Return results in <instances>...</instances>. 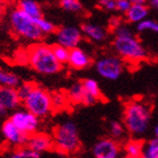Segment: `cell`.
Returning a JSON list of instances; mask_svg holds the SVG:
<instances>
[{
  "label": "cell",
  "instance_id": "cell-1",
  "mask_svg": "<svg viewBox=\"0 0 158 158\" xmlns=\"http://www.w3.org/2000/svg\"><path fill=\"white\" fill-rule=\"evenodd\" d=\"M152 120V109L142 101H130L123 109V124L133 137L145 135Z\"/></svg>",
  "mask_w": 158,
  "mask_h": 158
},
{
  "label": "cell",
  "instance_id": "cell-2",
  "mask_svg": "<svg viewBox=\"0 0 158 158\" xmlns=\"http://www.w3.org/2000/svg\"><path fill=\"white\" fill-rule=\"evenodd\" d=\"M27 62L41 75H56L62 69V64L56 59L51 45L37 43L27 51Z\"/></svg>",
  "mask_w": 158,
  "mask_h": 158
},
{
  "label": "cell",
  "instance_id": "cell-3",
  "mask_svg": "<svg viewBox=\"0 0 158 158\" xmlns=\"http://www.w3.org/2000/svg\"><path fill=\"white\" fill-rule=\"evenodd\" d=\"M53 149L63 155H71L80 149L81 142L77 125L73 121H66L53 130Z\"/></svg>",
  "mask_w": 158,
  "mask_h": 158
},
{
  "label": "cell",
  "instance_id": "cell-4",
  "mask_svg": "<svg viewBox=\"0 0 158 158\" xmlns=\"http://www.w3.org/2000/svg\"><path fill=\"white\" fill-rule=\"evenodd\" d=\"M9 24L14 33L26 41L39 42L44 36L37 26L36 20L23 13L17 7L10 11Z\"/></svg>",
  "mask_w": 158,
  "mask_h": 158
},
{
  "label": "cell",
  "instance_id": "cell-5",
  "mask_svg": "<svg viewBox=\"0 0 158 158\" xmlns=\"http://www.w3.org/2000/svg\"><path fill=\"white\" fill-rule=\"evenodd\" d=\"M113 48L116 54L127 62L139 63L148 58L146 48L135 34L115 37L113 41Z\"/></svg>",
  "mask_w": 158,
  "mask_h": 158
},
{
  "label": "cell",
  "instance_id": "cell-6",
  "mask_svg": "<svg viewBox=\"0 0 158 158\" xmlns=\"http://www.w3.org/2000/svg\"><path fill=\"white\" fill-rule=\"evenodd\" d=\"M24 107L37 118H45L53 112L51 93L40 86H34L30 94L22 101Z\"/></svg>",
  "mask_w": 158,
  "mask_h": 158
},
{
  "label": "cell",
  "instance_id": "cell-7",
  "mask_svg": "<svg viewBox=\"0 0 158 158\" xmlns=\"http://www.w3.org/2000/svg\"><path fill=\"white\" fill-rule=\"evenodd\" d=\"M95 69L102 78L116 80L124 70V63L118 56H104L96 61Z\"/></svg>",
  "mask_w": 158,
  "mask_h": 158
},
{
  "label": "cell",
  "instance_id": "cell-8",
  "mask_svg": "<svg viewBox=\"0 0 158 158\" xmlns=\"http://www.w3.org/2000/svg\"><path fill=\"white\" fill-rule=\"evenodd\" d=\"M9 118L17 128L22 130L24 133H26L27 135H33L39 130L40 118L31 113L30 111H27L26 109L15 110V112L11 114Z\"/></svg>",
  "mask_w": 158,
  "mask_h": 158
},
{
  "label": "cell",
  "instance_id": "cell-9",
  "mask_svg": "<svg viewBox=\"0 0 158 158\" xmlns=\"http://www.w3.org/2000/svg\"><path fill=\"white\" fill-rule=\"evenodd\" d=\"M56 43L64 46L67 49H73L79 46L82 41L81 30L76 26H62L56 31Z\"/></svg>",
  "mask_w": 158,
  "mask_h": 158
},
{
  "label": "cell",
  "instance_id": "cell-10",
  "mask_svg": "<svg viewBox=\"0 0 158 158\" xmlns=\"http://www.w3.org/2000/svg\"><path fill=\"white\" fill-rule=\"evenodd\" d=\"M121 146L113 138H103L96 142L92 149L95 158H118L121 154Z\"/></svg>",
  "mask_w": 158,
  "mask_h": 158
},
{
  "label": "cell",
  "instance_id": "cell-11",
  "mask_svg": "<svg viewBox=\"0 0 158 158\" xmlns=\"http://www.w3.org/2000/svg\"><path fill=\"white\" fill-rule=\"evenodd\" d=\"M1 133H2L7 143L15 147V148L26 145L28 137H30V135H27L26 133H24L22 130L17 128L10 118L6 120L2 123V125H1Z\"/></svg>",
  "mask_w": 158,
  "mask_h": 158
},
{
  "label": "cell",
  "instance_id": "cell-12",
  "mask_svg": "<svg viewBox=\"0 0 158 158\" xmlns=\"http://www.w3.org/2000/svg\"><path fill=\"white\" fill-rule=\"evenodd\" d=\"M26 146L37 152L39 154H43L46 152H51L53 149V139L52 135L43 133V132H35L28 137Z\"/></svg>",
  "mask_w": 158,
  "mask_h": 158
},
{
  "label": "cell",
  "instance_id": "cell-13",
  "mask_svg": "<svg viewBox=\"0 0 158 158\" xmlns=\"http://www.w3.org/2000/svg\"><path fill=\"white\" fill-rule=\"evenodd\" d=\"M20 101L16 87L0 86V104L6 111H15L20 105Z\"/></svg>",
  "mask_w": 158,
  "mask_h": 158
},
{
  "label": "cell",
  "instance_id": "cell-14",
  "mask_svg": "<svg viewBox=\"0 0 158 158\" xmlns=\"http://www.w3.org/2000/svg\"><path fill=\"white\" fill-rule=\"evenodd\" d=\"M68 64L73 69L82 70L88 68L92 64V58L88 53L85 52L79 46L69 50V58H68Z\"/></svg>",
  "mask_w": 158,
  "mask_h": 158
},
{
  "label": "cell",
  "instance_id": "cell-15",
  "mask_svg": "<svg viewBox=\"0 0 158 158\" xmlns=\"http://www.w3.org/2000/svg\"><path fill=\"white\" fill-rule=\"evenodd\" d=\"M80 30H81L82 35L86 36L88 40H90V41H93V42H103L107 37V31L104 27L96 25V24L85 23L81 25Z\"/></svg>",
  "mask_w": 158,
  "mask_h": 158
},
{
  "label": "cell",
  "instance_id": "cell-16",
  "mask_svg": "<svg viewBox=\"0 0 158 158\" xmlns=\"http://www.w3.org/2000/svg\"><path fill=\"white\" fill-rule=\"evenodd\" d=\"M149 8L147 3H132L128 11L124 14L125 19L130 24H138L148 17Z\"/></svg>",
  "mask_w": 158,
  "mask_h": 158
},
{
  "label": "cell",
  "instance_id": "cell-17",
  "mask_svg": "<svg viewBox=\"0 0 158 158\" xmlns=\"http://www.w3.org/2000/svg\"><path fill=\"white\" fill-rule=\"evenodd\" d=\"M17 8L20 9L23 13L28 15L30 17L37 19L40 17H42V9L39 2H36L35 0H19Z\"/></svg>",
  "mask_w": 158,
  "mask_h": 158
},
{
  "label": "cell",
  "instance_id": "cell-18",
  "mask_svg": "<svg viewBox=\"0 0 158 158\" xmlns=\"http://www.w3.org/2000/svg\"><path fill=\"white\" fill-rule=\"evenodd\" d=\"M66 94L70 103H73V104H84L85 89H84L81 81L73 82V85L68 88Z\"/></svg>",
  "mask_w": 158,
  "mask_h": 158
},
{
  "label": "cell",
  "instance_id": "cell-19",
  "mask_svg": "<svg viewBox=\"0 0 158 158\" xmlns=\"http://www.w3.org/2000/svg\"><path fill=\"white\" fill-rule=\"evenodd\" d=\"M142 148H143V142L141 140L132 139L123 145V152L127 157L130 158L142 157Z\"/></svg>",
  "mask_w": 158,
  "mask_h": 158
},
{
  "label": "cell",
  "instance_id": "cell-20",
  "mask_svg": "<svg viewBox=\"0 0 158 158\" xmlns=\"http://www.w3.org/2000/svg\"><path fill=\"white\" fill-rule=\"evenodd\" d=\"M20 84V79L18 75L13 71L3 69L0 67V86L7 87H17Z\"/></svg>",
  "mask_w": 158,
  "mask_h": 158
},
{
  "label": "cell",
  "instance_id": "cell-21",
  "mask_svg": "<svg viewBox=\"0 0 158 158\" xmlns=\"http://www.w3.org/2000/svg\"><path fill=\"white\" fill-rule=\"evenodd\" d=\"M9 157L11 158H40L41 154L30 148L28 146L24 145L20 147H16L13 152H10Z\"/></svg>",
  "mask_w": 158,
  "mask_h": 158
},
{
  "label": "cell",
  "instance_id": "cell-22",
  "mask_svg": "<svg viewBox=\"0 0 158 158\" xmlns=\"http://www.w3.org/2000/svg\"><path fill=\"white\" fill-rule=\"evenodd\" d=\"M51 102H52L53 111H61V110H64L67 106L70 104L69 99L67 97V94L62 92L51 93Z\"/></svg>",
  "mask_w": 158,
  "mask_h": 158
},
{
  "label": "cell",
  "instance_id": "cell-23",
  "mask_svg": "<svg viewBox=\"0 0 158 158\" xmlns=\"http://www.w3.org/2000/svg\"><path fill=\"white\" fill-rule=\"evenodd\" d=\"M81 82H82V86H84L85 92L87 93L88 95L93 96V97L96 98L97 101H99V99L102 98V93H101V89H99V85L95 79L87 78V79H84Z\"/></svg>",
  "mask_w": 158,
  "mask_h": 158
},
{
  "label": "cell",
  "instance_id": "cell-24",
  "mask_svg": "<svg viewBox=\"0 0 158 158\" xmlns=\"http://www.w3.org/2000/svg\"><path fill=\"white\" fill-rule=\"evenodd\" d=\"M109 131L110 135H111V138L115 139L118 141L122 140L123 137H125V135H127V129H125L124 124L118 121L110 122Z\"/></svg>",
  "mask_w": 158,
  "mask_h": 158
},
{
  "label": "cell",
  "instance_id": "cell-25",
  "mask_svg": "<svg viewBox=\"0 0 158 158\" xmlns=\"http://www.w3.org/2000/svg\"><path fill=\"white\" fill-rule=\"evenodd\" d=\"M143 158H158V140L156 138L149 140L145 143L142 148Z\"/></svg>",
  "mask_w": 158,
  "mask_h": 158
},
{
  "label": "cell",
  "instance_id": "cell-26",
  "mask_svg": "<svg viewBox=\"0 0 158 158\" xmlns=\"http://www.w3.org/2000/svg\"><path fill=\"white\" fill-rule=\"evenodd\" d=\"M137 31L142 33V32H152V33L158 34V22L155 19H146L141 20L137 24Z\"/></svg>",
  "mask_w": 158,
  "mask_h": 158
},
{
  "label": "cell",
  "instance_id": "cell-27",
  "mask_svg": "<svg viewBox=\"0 0 158 158\" xmlns=\"http://www.w3.org/2000/svg\"><path fill=\"white\" fill-rule=\"evenodd\" d=\"M52 48V52L56 56V59L59 61L61 64H64V63L68 62V58H69V49H67L64 46L60 45V44H54V45H51Z\"/></svg>",
  "mask_w": 158,
  "mask_h": 158
},
{
  "label": "cell",
  "instance_id": "cell-28",
  "mask_svg": "<svg viewBox=\"0 0 158 158\" xmlns=\"http://www.w3.org/2000/svg\"><path fill=\"white\" fill-rule=\"evenodd\" d=\"M60 7L66 11L70 13H80L82 10V5L79 0H60Z\"/></svg>",
  "mask_w": 158,
  "mask_h": 158
},
{
  "label": "cell",
  "instance_id": "cell-29",
  "mask_svg": "<svg viewBox=\"0 0 158 158\" xmlns=\"http://www.w3.org/2000/svg\"><path fill=\"white\" fill-rule=\"evenodd\" d=\"M35 20H36L37 26H39L40 31L43 33V35H49V34L54 33L56 31V25H54L52 22L45 19L43 16L40 17V18H37V19H35Z\"/></svg>",
  "mask_w": 158,
  "mask_h": 158
},
{
  "label": "cell",
  "instance_id": "cell-30",
  "mask_svg": "<svg viewBox=\"0 0 158 158\" xmlns=\"http://www.w3.org/2000/svg\"><path fill=\"white\" fill-rule=\"evenodd\" d=\"M35 86V84L33 82H20L19 85L17 86V93H18V96H19L20 101H23L25 97H26L30 92L33 89V87Z\"/></svg>",
  "mask_w": 158,
  "mask_h": 158
},
{
  "label": "cell",
  "instance_id": "cell-31",
  "mask_svg": "<svg viewBox=\"0 0 158 158\" xmlns=\"http://www.w3.org/2000/svg\"><path fill=\"white\" fill-rule=\"evenodd\" d=\"M98 7L106 11L116 10V0H98Z\"/></svg>",
  "mask_w": 158,
  "mask_h": 158
},
{
  "label": "cell",
  "instance_id": "cell-32",
  "mask_svg": "<svg viewBox=\"0 0 158 158\" xmlns=\"http://www.w3.org/2000/svg\"><path fill=\"white\" fill-rule=\"evenodd\" d=\"M131 5L132 3L130 2V0H116V10L118 13L125 14Z\"/></svg>",
  "mask_w": 158,
  "mask_h": 158
},
{
  "label": "cell",
  "instance_id": "cell-33",
  "mask_svg": "<svg viewBox=\"0 0 158 158\" xmlns=\"http://www.w3.org/2000/svg\"><path fill=\"white\" fill-rule=\"evenodd\" d=\"M120 24H121V20H120L118 17H113V18H111V20H110V27H111L112 30H114L115 27H118Z\"/></svg>",
  "mask_w": 158,
  "mask_h": 158
},
{
  "label": "cell",
  "instance_id": "cell-34",
  "mask_svg": "<svg viewBox=\"0 0 158 158\" xmlns=\"http://www.w3.org/2000/svg\"><path fill=\"white\" fill-rule=\"evenodd\" d=\"M5 8H6V6H5V1H3V0H0V18L2 17L3 13H5Z\"/></svg>",
  "mask_w": 158,
  "mask_h": 158
},
{
  "label": "cell",
  "instance_id": "cell-35",
  "mask_svg": "<svg viewBox=\"0 0 158 158\" xmlns=\"http://www.w3.org/2000/svg\"><path fill=\"white\" fill-rule=\"evenodd\" d=\"M148 1L150 2L152 8H155V9L158 11V0H148Z\"/></svg>",
  "mask_w": 158,
  "mask_h": 158
},
{
  "label": "cell",
  "instance_id": "cell-36",
  "mask_svg": "<svg viewBox=\"0 0 158 158\" xmlns=\"http://www.w3.org/2000/svg\"><path fill=\"white\" fill-rule=\"evenodd\" d=\"M131 3H147L148 0H130Z\"/></svg>",
  "mask_w": 158,
  "mask_h": 158
},
{
  "label": "cell",
  "instance_id": "cell-37",
  "mask_svg": "<svg viewBox=\"0 0 158 158\" xmlns=\"http://www.w3.org/2000/svg\"><path fill=\"white\" fill-rule=\"evenodd\" d=\"M7 113V111L5 109H3V106L0 104V116H3L5 114Z\"/></svg>",
  "mask_w": 158,
  "mask_h": 158
},
{
  "label": "cell",
  "instance_id": "cell-38",
  "mask_svg": "<svg viewBox=\"0 0 158 158\" xmlns=\"http://www.w3.org/2000/svg\"><path fill=\"white\" fill-rule=\"evenodd\" d=\"M154 135H155V138L158 140V124L154 128Z\"/></svg>",
  "mask_w": 158,
  "mask_h": 158
}]
</instances>
